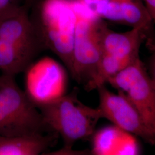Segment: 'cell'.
<instances>
[{
	"label": "cell",
	"instance_id": "obj_1",
	"mask_svg": "<svg viewBox=\"0 0 155 155\" xmlns=\"http://www.w3.org/2000/svg\"><path fill=\"white\" fill-rule=\"evenodd\" d=\"M79 90L72 91L52 101L36 105L45 125L50 132L61 136L64 147L59 154L71 155L75 152L72 147L79 140L88 139L95 132L101 119L97 108L86 105L78 98Z\"/></svg>",
	"mask_w": 155,
	"mask_h": 155
},
{
	"label": "cell",
	"instance_id": "obj_2",
	"mask_svg": "<svg viewBox=\"0 0 155 155\" xmlns=\"http://www.w3.org/2000/svg\"><path fill=\"white\" fill-rule=\"evenodd\" d=\"M29 16L45 50L58 56L71 73L77 20L74 4L68 0H31Z\"/></svg>",
	"mask_w": 155,
	"mask_h": 155
},
{
	"label": "cell",
	"instance_id": "obj_3",
	"mask_svg": "<svg viewBox=\"0 0 155 155\" xmlns=\"http://www.w3.org/2000/svg\"><path fill=\"white\" fill-rule=\"evenodd\" d=\"M0 75V136H20L50 132L38 109L15 81Z\"/></svg>",
	"mask_w": 155,
	"mask_h": 155
},
{
	"label": "cell",
	"instance_id": "obj_4",
	"mask_svg": "<svg viewBox=\"0 0 155 155\" xmlns=\"http://www.w3.org/2000/svg\"><path fill=\"white\" fill-rule=\"evenodd\" d=\"M74 5L77 20L70 74L78 83L86 84L93 76L101 57L102 34L107 23Z\"/></svg>",
	"mask_w": 155,
	"mask_h": 155
},
{
	"label": "cell",
	"instance_id": "obj_5",
	"mask_svg": "<svg viewBox=\"0 0 155 155\" xmlns=\"http://www.w3.org/2000/svg\"><path fill=\"white\" fill-rule=\"evenodd\" d=\"M89 13L105 21L140 28L146 36V44L155 50V21L143 0H68Z\"/></svg>",
	"mask_w": 155,
	"mask_h": 155
},
{
	"label": "cell",
	"instance_id": "obj_6",
	"mask_svg": "<svg viewBox=\"0 0 155 155\" xmlns=\"http://www.w3.org/2000/svg\"><path fill=\"white\" fill-rule=\"evenodd\" d=\"M98 91L100 104L97 107L101 118L110 121L123 130L137 136L148 144L154 145L155 133L147 127L138 111L122 91L115 94L102 85Z\"/></svg>",
	"mask_w": 155,
	"mask_h": 155
},
{
	"label": "cell",
	"instance_id": "obj_7",
	"mask_svg": "<svg viewBox=\"0 0 155 155\" xmlns=\"http://www.w3.org/2000/svg\"><path fill=\"white\" fill-rule=\"evenodd\" d=\"M29 67L26 93L36 105L56 100L66 94V70L54 59L46 57Z\"/></svg>",
	"mask_w": 155,
	"mask_h": 155
},
{
	"label": "cell",
	"instance_id": "obj_8",
	"mask_svg": "<svg viewBox=\"0 0 155 155\" xmlns=\"http://www.w3.org/2000/svg\"><path fill=\"white\" fill-rule=\"evenodd\" d=\"M93 135V155H138L140 148L134 135L113 125Z\"/></svg>",
	"mask_w": 155,
	"mask_h": 155
},
{
	"label": "cell",
	"instance_id": "obj_9",
	"mask_svg": "<svg viewBox=\"0 0 155 155\" xmlns=\"http://www.w3.org/2000/svg\"><path fill=\"white\" fill-rule=\"evenodd\" d=\"M144 41L146 42V36L140 28H132L127 32L118 33L111 30L107 24L102 34V52L134 61L140 58V49Z\"/></svg>",
	"mask_w": 155,
	"mask_h": 155
},
{
	"label": "cell",
	"instance_id": "obj_10",
	"mask_svg": "<svg viewBox=\"0 0 155 155\" xmlns=\"http://www.w3.org/2000/svg\"><path fill=\"white\" fill-rule=\"evenodd\" d=\"M124 93L138 111L147 127L155 133V81L146 68Z\"/></svg>",
	"mask_w": 155,
	"mask_h": 155
},
{
	"label": "cell",
	"instance_id": "obj_11",
	"mask_svg": "<svg viewBox=\"0 0 155 155\" xmlns=\"http://www.w3.org/2000/svg\"><path fill=\"white\" fill-rule=\"evenodd\" d=\"M59 135L50 132L20 136H0V155H38L55 144Z\"/></svg>",
	"mask_w": 155,
	"mask_h": 155
},
{
	"label": "cell",
	"instance_id": "obj_12",
	"mask_svg": "<svg viewBox=\"0 0 155 155\" xmlns=\"http://www.w3.org/2000/svg\"><path fill=\"white\" fill-rule=\"evenodd\" d=\"M33 59L15 46L0 38V71L15 76L28 69Z\"/></svg>",
	"mask_w": 155,
	"mask_h": 155
},
{
	"label": "cell",
	"instance_id": "obj_13",
	"mask_svg": "<svg viewBox=\"0 0 155 155\" xmlns=\"http://www.w3.org/2000/svg\"><path fill=\"white\" fill-rule=\"evenodd\" d=\"M135 60L120 59L102 52L93 76L85 84V89L90 91L102 85H105L111 78Z\"/></svg>",
	"mask_w": 155,
	"mask_h": 155
},
{
	"label": "cell",
	"instance_id": "obj_14",
	"mask_svg": "<svg viewBox=\"0 0 155 155\" xmlns=\"http://www.w3.org/2000/svg\"><path fill=\"white\" fill-rule=\"evenodd\" d=\"M145 68L144 63L139 58L123 68L107 82L118 91L125 93Z\"/></svg>",
	"mask_w": 155,
	"mask_h": 155
},
{
	"label": "cell",
	"instance_id": "obj_15",
	"mask_svg": "<svg viewBox=\"0 0 155 155\" xmlns=\"http://www.w3.org/2000/svg\"><path fill=\"white\" fill-rule=\"evenodd\" d=\"M25 0H0V19L16 9Z\"/></svg>",
	"mask_w": 155,
	"mask_h": 155
},
{
	"label": "cell",
	"instance_id": "obj_16",
	"mask_svg": "<svg viewBox=\"0 0 155 155\" xmlns=\"http://www.w3.org/2000/svg\"><path fill=\"white\" fill-rule=\"evenodd\" d=\"M144 5L152 19L155 20V0H143Z\"/></svg>",
	"mask_w": 155,
	"mask_h": 155
}]
</instances>
